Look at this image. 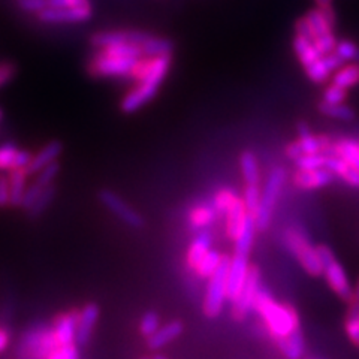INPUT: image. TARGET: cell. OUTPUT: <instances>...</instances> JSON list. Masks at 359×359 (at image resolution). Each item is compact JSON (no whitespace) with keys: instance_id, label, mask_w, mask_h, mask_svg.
<instances>
[{"instance_id":"1","label":"cell","mask_w":359,"mask_h":359,"mask_svg":"<svg viewBox=\"0 0 359 359\" xmlns=\"http://www.w3.org/2000/svg\"><path fill=\"white\" fill-rule=\"evenodd\" d=\"M170 66L171 55H156V57H150L144 78L123 97L120 109L126 112V114H132V112L138 111L145 104H149L156 96L162 81L165 80L168 71H170Z\"/></svg>"},{"instance_id":"2","label":"cell","mask_w":359,"mask_h":359,"mask_svg":"<svg viewBox=\"0 0 359 359\" xmlns=\"http://www.w3.org/2000/svg\"><path fill=\"white\" fill-rule=\"evenodd\" d=\"M253 310L262 318L268 331L277 341L299 328L297 311L289 306L278 304L262 286L257 290Z\"/></svg>"},{"instance_id":"3","label":"cell","mask_w":359,"mask_h":359,"mask_svg":"<svg viewBox=\"0 0 359 359\" xmlns=\"http://www.w3.org/2000/svg\"><path fill=\"white\" fill-rule=\"evenodd\" d=\"M286 182V170L283 166H277L269 172L264 192L261 195V202L257 211L255 212V223L257 231H266L273 222V212L278 201L280 194Z\"/></svg>"},{"instance_id":"4","label":"cell","mask_w":359,"mask_h":359,"mask_svg":"<svg viewBox=\"0 0 359 359\" xmlns=\"http://www.w3.org/2000/svg\"><path fill=\"white\" fill-rule=\"evenodd\" d=\"M283 238L289 252L297 257V261L310 276L318 277L323 274V266L320 262L318 249L310 244L307 235L304 232L297 228H287L285 231Z\"/></svg>"},{"instance_id":"5","label":"cell","mask_w":359,"mask_h":359,"mask_svg":"<svg viewBox=\"0 0 359 359\" xmlns=\"http://www.w3.org/2000/svg\"><path fill=\"white\" fill-rule=\"evenodd\" d=\"M231 257L222 255V261L217 269L210 277L208 289L204 301V313L210 319L220 316L224 301L228 299V273H229Z\"/></svg>"},{"instance_id":"6","label":"cell","mask_w":359,"mask_h":359,"mask_svg":"<svg viewBox=\"0 0 359 359\" xmlns=\"http://www.w3.org/2000/svg\"><path fill=\"white\" fill-rule=\"evenodd\" d=\"M318 253L323 266V276L327 278L330 287L344 301H352L353 289L341 264L337 261L334 252L328 245H318Z\"/></svg>"},{"instance_id":"7","label":"cell","mask_w":359,"mask_h":359,"mask_svg":"<svg viewBox=\"0 0 359 359\" xmlns=\"http://www.w3.org/2000/svg\"><path fill=\"white\" fill-rule=\"evenodd\" d=\"M140 59L132 57H118L108 53L100 51L88 63L87 69L90 75L96 78H118V76H132L135 66Z\"/></svg>"},{"instance_id":"8","label":"cell","mask_w":359,"mask_h":359,"mask_svg":"<svg viewBox=\"0 0 359 359\" xmlns=\"http://www.w3.org/2000/svg\"><path fill=\"white\" fill-rule=\"evenodd\" d=\"M99 199L111 212H114L121 222H125L128 226L140 229L145 224V220L142 219L140 212L135 208H132L125 199L120 198L116 192H112V190H108V189L100 190Z\"/></svg>"},{"instance_id":"9","label":"cell","mask_w":359,"mask_h":359,"mask_svg":"<svg viewBox=\"0 0 359 359\" xmlns=\"http://www.w3.org/2000/svg\"><path fill=\"white\" fill-rule=\"evenodd\" d=\"M261 287V271L257 266L250 265L249 276H247L245 283L238 294L237 299L233 301V316L237 319H244L247 314L253 310L255 298L257 290Z\"/></svg>"},{"instance_id":"10","label":"cell","mask_w":359,"mask_h":359,"mask_svg":"<svg viewBox=\"0 0 359 359\" xmlns=\"http://www.w3.org/2000/svg\"><path fill=\"white\" fill-rule=\"evenodd\" d=\"M149 36L150 33L141 30H108L95 33L90 42L97 50H105L118 43H137L142 47V43Z\"/></svg>"},{"instance_id":"11","label":"cell","mask_w":359,"mask_h":359,"mask_svg":"<svg viewBox=\"0 0 359 359\" xmlns=\"http://www.w3.org/2000/svg\"><path fill=\"white\" fill-rule=\"evenodd\" d=\"M249 256L250 253L237 252L235 250L233 256L231 257V265H229V273H228V299L235 301L241 292L247 276H249Z\"/></svg>"},{"instance_id":"12","label":"cell","mask_w":359,"mask_h":359,"mask_svg":"<svg viewBox=\"0 0 359 359\" xmlns=\"http://www.w3.org/2000/svg\"><path fill=\"white\" fill-rule=\"evenodd\" d=\"M93 9L92 6L87 8H63V9H54V8H45L38 14L39 21L42 22H81L92 18Z\"/></svg>"},{"instance_id":"13","label":"cell","mask_w":359,"mask_h":359,"mask_svg":"<svg viewBox=\"0 0 359 359\" xmlns=\"http://www.w3.org/2000/svg\"><path fill=\"white\" fill-rule=\"evenodd\" d=\"M99 306L95 302H88L87 306L78 314V323H76V335H75V344L84 347L90 339H92V334L95 330V325L99 319Z\"/></svg>"},{"instance_id":"14","label":"cell","mask_w":359,"mask_h":359,"mask_svg":"<svg viewBox=\"0 0 359 359\" xmlns=\"http://www.w3.org/2000/svg\"><path fill=\"white\" fill-rule=\"evenodd\" d=\"M335 175L327 170V168H319V170L310 171H297L294 175V184L301 190H314L328 186L334 182Z\"/></svg>"},{"instance_id":"15","label":"cell","mask_w":359,"mask_h":359,"mask_svg":"<svg viewBox=\"0 0 359 359\" xmlns=\"http://www.w3.org/2000/svg\"><path fill=\"white\" fill-rule=\"evenodd\" d=\"M62 151H63V145L60 141H51L47 145H43L36 154H33L32 162L26 168L27 175L39 174L43 168L57 162V157L62 154Z\"/></svg>"},{"instance_id":"16","label":"cell","mask_w":359,"mask_h":359,"mask_svg":"<svg viewBox=\"0 0 359 359\" xmlns=\"http://www.w3.org/2000/svg\"><path fill=\"white\" fill-rule=\"evenodd\" d=\"M323 154L330 156H339L343 161L349 162L359 170V140L353 138H340L331 142L330 147L323 151Z\"/></svg>"},{"instance_id":"17","label":"cell","mask_w":359,"mask_h":359,"mask_svg":"<svg viewBox=\"0 0 359 359\" xmlns=\"http://www.w3.org/2000/svg\"><path fill=\"white\" fill-rule=\"evenodd\" d=\"M298 142L301 144V149L304 151V154H311V153H323L331 145V140L325 135H320V137H316L313 135L307 123L301 121L298 125Z\"/></svg>"},{"instance_id":"18","label":"cell","mask_w":359,"mask_h":359,"mask_svg":"<svg viewBox=\"0 0 359 359\" xmlns=\"http://www.w3.org/2000/svg\"><path fill=\"white\" fill-rule=\"evenodd\" d=\"M224 215H226V233L232 241H235L240 237L245 219L249 216V211L245 208L244 201L238 198Z\"/></svg>"},{"instance_id":"19","label":"cell","mask_w":359,"mask_h":359,"mask_svg":"<svg viewBox=\"0 0 359 359\" xmlns=\"http://www.w3.org/2000/svg\"><path fill=\"white\" fill-rule=\"evenodd\" d=\"M76 323L78 314L76 313H66L57 318L54 323V337L57 340L59 346H67L75 343L76 335Z\"/></svg>"},{"instance_id":"20","label":"cell","mask_w":359,"mask_h":359,"mask_svg":"<svg viewBox=\"0 0 359 359\" xmlns=\"http://www.w3.org/2000/svg\"><path fill=\"white\" fill-rule=\"evenodd\" d=\"M327 170H330L335 177H339L346 184L352 187H359V170L351 165L349 162L343 161L339 156L327 157Z\"/></svg>"},{"instance_id":"21","label":"cell","mask_w":359,"mask_h":359,"mask_svg":"<svg viewBox=\"0 0 359 359\" xmlns=\"http://www.w3.org/2000/svg\"><path fill=\"white\" fill-rule=\"evenodd\" d=\"M183 332V323L180 320H172L170 323H166L165 327H161L157 330L151 337L147 339V346L151 351H159L162 347H165L168 343L174 341L178 339Z\"/></svg>"},{"instance_id":"22","label":"cell","mask_w":359,"mask_h":359,"mask_svg":"<svg viewBox=\"0 0 359 359\" xmlns=\"http://www.w3.org/2000/svg\"><path fill=\"white\" fill-rule=\"evenodd\" d=\"M280 351L287 359H301L304 356L306 352V344H304V337H302L301 328H297L292 331L285 339L277 341Z\"/></svg>"},{"instance_id":"23","label":"cell","mask_w":359,"mask_h":359,"mask_svg":"<svg viewBox=\"0 0 359 359\" xmlns=\"http://www.w3.org/2000/svg\"><path fill=\"white\" fill-rule=\"evenodd\" d=\"M211 250V233L208 231H201L198 237L190 243L187 250V265L195 269L199 261Z\"/></svg>"},{"instance_id":"24","label":"cell","mask_w":359,"mask_h":359,"mask_svg":"<svg viewBox=\"0 0 359 359\" xmlns=\"http://www.w3.org/2000/svg\"><path fill=\"white\" fill-rule=\"evenodd\" d=\"M294 51L297 54L299 63L304 66V69H307V67H310L311 65H314L318 60L322 59V55L319 54L316 47H314L313 42L299 35H295L294 38Z\"/></svg>"},{"instance_id":"25","label":"cell","mask_w":359,"mask_h":359,"mask_svg":"<svg viewBox=\"0 0 359 359\" xmlns=\"http://www.w3.org/2000/svg\"><path fill=\"white\" fill-rule=\"evenodd\" d=\"M240 166L241 174L245 184L249 186H259L261 182V172H259V163L253 151H243L240 156Z\"/></svg>"},{"instance_id":"26","label":"cell","mask_w":359,"mask_h":359,"mask_svg":"<svg viewBox=\"0 0 359 359\" xmlns=\"http://www.w3.org/2000/svg\"><path fill=\"white\" fill-rule=\"evenodd\" d=\"M9 192H11V207H21L22 198L26 194V170H11L9 171Z\"/></svg>"},{"instance_id":"27","label":"cell","mask_w":359,"mask_h":359,"mask_svg":"<svg viewBox=\"0 0 359 359\" xmlns=\"http://www.w3.org/2000/svg\"><path fill=\"white\" fill-rule=\"evenodd\" d=\"M332 84L344 90H349L359 84V63H351L341 66L332 76Z\"/></svg>"},{"instance_id":"28","label":"cell","mask_w":359,"mask_h":359,"mask_svg":"<svg viewBox=\"0 0 359 359\" xmlns=\"http://www.w3.org/2000/svg\"><path fill=\"white\" fill-rule=\"evenodd\" d=\"M142 50L147 57H156V55H171V53L174 51V43L172 41L166 38L150 35L142 43Z\"/></svg>"},{"instance_id":"29","label":"cell","mask_w":359,"mask_h":359,"mask_svg":"<svg viewBox=\"0 0 359 359\" xmlns=\"http://www.w3.org/2000/svg\"><path fill=\"white\" fill-rule=\"evenodd\" d=\"M216 210L211 205H198L189 215V223L194 229H204L215 222Z\"/></svg>"},{"instance_id":"30","label":"cell","mask_w":359,"mask_h":359,"mask_svg":"<svg viewBox=\"0 0 359 359\" xmlns=\"http://www.w3.org/2000/svg\"><path fill=\"white\" fill-rule=\"evenodd\" d=\"M319 111L323 116L341 121H352L356 117L355 109L346 104H328L322 100L319 104Z\"/></svg>"},{"instance_id":"31","label":"cell","mask_w":359,"mask_h":359,"mask_svg":"<svg viewBox=\"0 0 359 359\" xmlns=\"http://www.w3.org/2000/svg\"><path fill=\"white\" fill-rule=\"evenodd\" d=\"M220 261L222 255L217 250H208V253L195 266V271L201 278H210L217 269Z\"/></svg>"},{"instance_id":"32","label":"cell","mask_w":359,"mask_h":359,"mask_svg":"<svg viewBox=\"0 0 359 359\" xmlns=\"http://www.w3.org/2000/svg\"><path fill=\"white\" fill-rule=\"evenodd\" d=\"M298 171H310V170H319L327 165V156L323 153H311V154H302L298 161H295Z\"/></svg>"},{"instance_id":"33","label":"cell","mask_w":359,"mask_h":359,"mask_svg":"<svg viewBox=\"0 0 359 359\" xmlns=\"http://www.w3.org/2000/svg\"><path fill=\"white\" fill-rule=\"evenodd\" d=\"M238 198H240V196L237 195V192H235L233 189H231V187H223V189H220L219 192L216 194L215 201H212V207H215L216 211L223 212V215H224V212L228 211V208H229Z\"/></svg>"},{"instance_id":"34","label":"cell","mask_w":359,"mask_h":359,"mask_svg":"<svg viewBox=\"0 0 359 359\" xmlns=\"http://www.w3.org/2000/svg\"><path fill=\"white\" fill-rule=\"evenodd\" d=\"M55 196V187L53 184H50L47 189H43V192L38 196V199L35 201V204H33L29 210V215L32 217H38L41 216L42 212L50 207V204L53 202Z\"/></svg>"},{"instance_id":"35","label":"cell","mask_w":359,"mask_h":359,"mask_svg":"<svg viewBox=\"0 0 359 359\" xmlns=\"http://www.w3.org/2000/svg\"><path fill=\"white\" fill-rule=\"evenodd\" d=\"M339 57L343 62H352V63H359V47L352 41H340L337 42L335 50Z\"/></svg>"},{"instance_id":"36","label":"cell","mask_w":359,"mask_h":359,"mask_svg":"<svg viewBox=\"0 0 359 359\" xmlns=\"http://www.w3.org/2000/svg\"><path fill=\"white\" fill-rule=\"evenodd\" d=\"M18 149L13 142L0 145V171H11L15 166V157Z\"/></svg>"},{"instance_id":"37","label":"cell","mask_w":359,"mask_h":359,"mask_svg":"<svg viewBox=\"0 0 359 359\" xmlns=\"http://www.w3.org/2000/svg\"><path fill=\"white\" fill-rule=\"evenodd\" d=\"M306 74H307V76L310 78V80H311L314 84H323L325 81L328 80L330 75H331L332 72L328 69V66H327V63H325L323 55H322L320 60H318L316 63L311 65L310 67H307Z\"/></svg>"},{"instance_id":"38","label":"cell","mask_w":359,"mask_h":359,"mask_svg":"<svg viewBox=\"0 0 359 359\" xmlns=\"http://www.w3.org/2000/svg\"><path fill=\"white\" fill-rule=\"evenodd\" d=\"M159 328H161V319H159V314L156 311L150 310L141 318L140 331L145 339H149V337H151Z\"/></svg>"},{"instance_id":"39","label":"cell","mask_w":359,"mask_h":359,"mask_svg":"<svg viewBox=\"0 0 359 359\" xmlns=\"http://www.w3.org/2000/svg\"><path fill=\"white\" fill-rule=\"evenodd\" d=\"M261 195H262V192H261L259 186H249V184H245L243 201H244L247 211H249V215L255 216V212L257 211V207H259Z\"/></svg>"},{"instance_id":"40","label":"cell","mask_w":359,"mask_h":359,"mask_svg":"<svg viewBox=\"0 0 359 359\" xmlns=\"http://www.w3.org/2000/svg\"><path fill=\"white\" fill-rule=\"evenodd\" d=\"M346 97H347V90L335 84H331L323 90V100L328 104H344Z\"/></svg>"},{"instance_id":"41","label":"cell","mask_w":359,"mask_h":359,"mask_svg":"<svg viewBox=\"0 0 359 359\" xmlns=\"http://www.w3.org/2000/svg\"><path fill=\"white\" fill-rule=\"evenodd\" d=\"M47 359H80V352H78L75 343L59 346L47 356Z\"/></svg>"},{"instance_id":"42","label":"cell","mask_w":359,"mask_h":359,"mask_svg":"<svg viewBox=\"0 0 359 359\" xmlns=\"http://www.w3.org/2000/svg\"><path fill=\"white\" fill-rule=\"evenodd\" d=\"M43 189L47 187H42L39 183H33L25 194V198H22V202H21V208H26V210H30V207L35 204V201L38 199V196L43 192Z\"/></svg>"},{"instance_id":"43","label":"cell","mask_w":359,"mask_h":359,"mask_svg":"<svg viewBox=\"0 0 359 359\" xmlns=\"http://www.w3.org/2000/svg\"><path fill=\"white\" fill-rule=\"evenodd\" d=\"M17 4L22 11H26V13L35 14H39L41 11L48 8L47 0H17Z\"/></svg>"},{"instance_id":"44","label":"cell","mask_w":359,"mask_h":359,"mask_svg":"<svg viewBox=\"0 0 359 359\" xmlns=\"http://www.w3.org/2000/svg\"><path fill=\"white\" fill-rule=\"evenodd\" d=\"M17 74V66L11 62L0 63V87L8 84Z\"/></svg>"},{"instance_id":"45","label":"cell","mask_w":359,"mask_h":359,"mask_svg":"<svg viewBox=\"0 0 359 359\" xmlns=\"http://www.w3.org/2000/svg\"><path fill=\"white\" fill-rule=\"evenodd\" d=\"M11 207V192L8 175L0 174V208Z\"/></svg>"},{"instance_id":"46","label":"cell","mask_w":359,"mask_h":359,"mask_svg":"<svg viewBox=\"0 0 359 359\" xmlns=\"http://www.w3.org/2000/svg\"><path fill=\"white\" fill-rule=\"evenodd\" d=\"M323 60H325V63H327V66H328V69L331 71V72H337L340 69V67L343 66V60L339 57V54H337L335 51H332V53H330V54H327V55H323Z\"/></svg>"},{"instance_id":"47","label":"cell","mask_w":359,"mask_h":359,"mask_svg":"<svg viewBox=\"0 0 359 359\" xmlns=\"http://www.w3.org/2000/svg\"><path fill=\"white\" fill-rule=\"evenodd\" d=\"M285 151H286V156L289 157V159L294 161V162L298 161L299 157H301L302 154H304V151H302L301 144L298 142V140H297V141H292L290 144H287Z\"/></svg>"},{"instance_id":"48","label":"cell","mask_w":359,"mask_h":359,"mask_svg":"<svg viewBox=\"0 0 359 359\" xmlns=\"http://www.w3.org/2000/svg\"><path fill=\"white\" fill-rule=\"evenodd\" d=\"M9 340H11L9 332L6 330H4V328H0V353H4L8 349Z\"/></svg>"},{"instance_id":"49","label":"cell","mask_w":359,"mask_h":359,"mask_svg":"<svg viewBox=\"0 0 359 359\" xmlns=\"http://www.w3.org/2000/svg\"><path fill=\"white\" fill-rule=\"evenodd\" d=\"M67 4H69V8H87V6H92V5H90L88 0H67Z\"/></svg>"},{"instance_id":"50","label":"cell","mask_w":359,"mask_h":359,"mask_svg":"<svg viewBox=\"0 0 359 359\" xmlns=\"http://www.w3.org/2000/svg\"><path fill=\"white\" fill-rule=\"evenodd\" d=\"M316 4H318V8H320V9H323V8H331L332 5V0H316Z\"/></svg>"},{"instance_id":"51","label":"cell","mask_w":359,"mask_h":359,"mask_svg":"<svg viewBox=\"0 0 359 359\" xmlns=\"http://www.w3.org/2000/svg\"><path fill=\"white\" fill-rule=\"evenodd\" d=\"M351 302H356V304H359V280H358V283L353 289V298H352Z\"/></svg>"},{"instance_id":"52","label":"cell","mask_w":359,"mask_h":359,"mask_svg":"<svg viewBox=\"0 0 359 359\" xmlns=\"http://www.w3.org/2000/svg\"><path fill=\"white\" fill-rule=\"evenodd\" d=\"M151 359H166L165 356H162V355H154Z\"/></svg>"},{"instance_id":"53","label":"cell","mask_w":359,"mask_h":359,"mask_svg":"<svg viewBox=\"0 0 359 359\" xmlns=\"http://www.w3.org/2000/svg\"><path fill=\"white\" fill-rule=\"evenodd\" d=\"M4 118V114H2V111H0V120H2Z\"/></svg>"},{"instance_id":"54","label":"cell","mask_w":359,"mask_h":359,"mask_svg":"<svg viewBox=\"0 0 359 359\" xmlns=\"http://www.w3.org/2000/svg\"><path fill=\"white\" fill-rule=\"evenodd\" d=\"M142 359H149V358H142Z\"/></svg>"}]
</instances>
